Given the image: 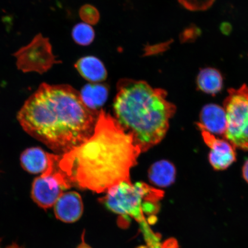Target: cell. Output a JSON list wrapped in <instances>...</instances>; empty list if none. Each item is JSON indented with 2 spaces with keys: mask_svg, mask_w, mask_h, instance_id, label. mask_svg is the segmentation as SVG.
Segmentation results:
<instances>
[{
  "mask_svg": "<svg viewBox=\"0 0 248 248\" xmlns=\"http://www.w3.org/2000/svg\"><path fill=\"white\" fill-rule=\"evenodd\" d=\"M0 248H1L0 247ZM6 248H23L18 246V245H17V244H12V245H11V246H9Z\"/></svg>",
  "mask_w": 248,
  "mask_h": 248,
  "instance_id": "21",
  "label": "cell"
},
{
  "mask_svg": "<svg viewBox=\"0 0 248 248\" xmlns=\"http://www.w3.org/2000/svg\"><path fill=\"white\" fill-rule=\"evenodd\" d=\"M52 156L53 154L46 153L39 147L28 148L21 155V166L26 171L32 174H42L49 169Z\"/></svg>",
  "mask_w": 248,
  "mask_h": 248,
  "instance_id": "11",
  "label": "cell"
},
{
  "mask_svg": "<svg viewBox=\"0 0 248 248\" xmlns=\"http://www.w3.org/2000/svg\"><path fill=\"white\" fill-rule=\"evenodd\" d=\"M83 204L81 197L75 191L62 194L54 204V213L60 221L75 222L81 217Z\"/></svg>",
  "mask_w": 248,
  "mask_h": 248,
  "instance_id": "9",
  "label": "cell"
},
{
  "mask_svg": "<svg viewBox=\"0 0 248 248\" xmlns=\"http://www.w3.org/2000/svg\"><path fill=\"white\" fill-rule=\"evenodd\" d=\"M164 192L142 182H123L108 189L102 202L111 212L139 221L156 213Z\"/></svg>",
  "mask_w": 248,
  "mask_h": 248,
  "instance_id": "4",
  "label": "cell"
},
{
  "mask_svg": "<svg viewBox=\"0 0 248 248\" xmlns=\"http://www.w3.org/2000/svg\"><path fill=\"white\" fill-rule=\"evenodd\" d=\"M243 175L244 179L248 183V159L243 166Z\"/></svg>",
  "mask_w": 248,
  "mask_h": 248,
  "instance_id": "20",
  "label": "cell"
},
{
  "mask_svg": "<svg viewBox=\"0 0 248 248\" xmlns=\"http://www.w3.org/2000/svg\"><path fill=\"white\" fill-rule=\"evenodd\" d=\"M216 0H179L185 8L192 11L207 10L213 5Z\"/></svg>",
  "mask_w": 248,
  "mask_h": 248,
  "instance_id": "17",
  "label": "cell"
},
{
  "mask_svg": "<svg viewBox=\"0 0 248 248\" xmlns=\"http://www.w3.org/2000/svg\"><path fill=\"white\" fill-rule=\"evenodd\" d=\"M15 57L18 68L24 72L44 73L55 63L51 45L42 36H36L30 44L18 51Z\"/></svg>",
  "mask_w": 248,
  "mask_h": 248,
  "instance_id": "7",
  "label": "cell"
},
{
  "mask_svg": "<svg viewBox=\"0 0 248 248\" xmlns=\"http://www.w3.org/2000/svg\"><path fill=\"white\" fill-rule=\"evenodd\" d=\"M141 153L116 119L101 110L91 137L60 155L58 165L71 186L100 193L120 183L131 182L130 170Z\"/></svg>",
  "mask_w": 248,
  "mask_h": 248,
  "instance_id": "1",
  "label": "cell"
},
{
  "mask_svg": "<svg viewBox=\"0 0 248 248\" xmlns=\"http://www.w3.org/2000/svg\"><path fill=\"white\" fill-rule=\"evenodd\" d=\"M79 95L85 106L90 110L96 111L107 101L108 90L100 83H92L83 87Z\"/></svg>",
  "mask_w": 248,
  "mask_h": 248,
  "instance_id": "15",
  "label": "cell"
},
{
  "mask_svg": "<svg viewBox=\"0 0 248 248\" xmlns=\"http://www.w3.org/2000/svg\"><path fill=\"white\" fill-rule=\"evenodd\" d=\"M224 108L227 119L224 139L235 148L248 151V86L229 89Z\"/></svg>",
  "mask_w": 248,
  "mask_h": 248,
  "instance_id": "5",
  "label": "cell"
},
{
  "mask_svg": "<svg viewBox=\"0 0 248 248\" xmlns=\"http://www.w3.org/2000/svg\"><path fill=\"white\" fill-rule=\"evenodd\" d=\"M79 15L84 23L90 25L97 23L100 18L97 9L90 5L83 6L80 9Z\"/></svg>",
  "mask_w": 248,
  "mask_h": 248,
  "instance_id": "18",
  "label": "cell"
},
{
  "mask_svg": "<svg viewBox=\"0 0 248 248\" xmlns=\"http://www.w3.org/2000/svg\"><path fill=\"white\" fill-rule=\"evenodd\" d=\"M205 144L210 149L209 162L216 170H224L236 159L235 148L225 139L216 137L215 135L199 128Z\"/></svg>",
  "mask_w": 248,
  "mask_h": 248,
  "instance_id": "8",
  "label": "cell"
},
{
  "mask_svg": "<svg viewBox=\"0 0 248 248\" xmlns=\"http://www.w3.org/2000/svg\"><path fill=\"white\" fill-rule=\"evenodd\" d=\"M98 115L71 86L43 83L25 102L18 120L32 137L63 155L91 137Z\"/></svg>",
  "mask_w": 248,
  "mask_h": 248,
  "instance_id": "2",
  "label": "cell"
},
{
  "mask_svg": "<svg viewBox=\"0 0 248 248\" xmlns=\"http://www.w3.org/2000/svg\"><path fill=\"white\" fill-rule=\"evenodd\" d=\"M72 36L77 44L86 46L91 44L94 39L95 32L91 25L83 22L74 27Z\"/></svg>",
  "mask_w": 248,
  "mask_h": 248,
  "instance_id": "16",
  "label": "cell"
},
{
  "mask_svg": "<svg viewBox=\"0 0 248 248\" xmlns=\"http://www.w3.org/2000/svg\"><path fill=\"white\" fill-rule=\"evenodd\" d=\"M60 155H54L49 169L33 181L32 198L43 209L54 206L63 191L71 187L59 169L58 162Z\"/></svg>",
  "mask_w": 248,
  "mask_h": 248,
  "instance_id": "6",
  "label": "cell"
},
{
  "mask_svg": "<svg viewBox=\"0 0 248 248\" xmlns=\"http://www.w3.org/2000/svg\"><path fill=\"white\" fill-rule=\"evenodd\" d=\"M166 98V92L143 81L125 80L118 86L115 119L141 153L159 143L168 131L176 108Z\"/></svg>",
  "mask_w": 248,
  "mask_h": 248,
  "instance_id": "3",
  "label": "cell"
},
{
  "mask_svg": "<svg viewBox=\"0 0 248 248\" xmlns=\"http://www.w3.org/2000/svg\"><path fill=\"white\" fill-rule=\"evenodd\" d=\"M176 169L167 160H160L153 164L148 170V178L152 184L159 187H167L173 184Z\"/></svg>",
  "mask_w": 248,
  "mask_h": 248,
  "instance_id": "14",
  "label": "cell"
},
{
  "mask_svg": "<svg viewBox=\"0 0 248 248\" xmlns=\"http://www.w3.org/2000/svg\"><path fill=\"white\" fill-rule=\"evenodd\" d=\"M200 121L197 124L198 128L224 137L227 129V119L224 107L214 104L205 105L201 111Z\"/></svg>",
  "mask_w": 248,
  "mask_h": 248,
  "instance_id": "10",
  "label": "cell"
},
{
  "mask_svg": "<svg viewBox=\"0 0 248 248\" xmlns=\"http://www.w3.org/2000/svg\"><path fill=\"white\" fill-rule=\"evenodd\" d=\"M76 67L83 78L91 83H100L106 79L107 71L103 63L93 56H86L78 61Z\"/></svg>",
  "mask_w": 248,
  "mask_h": 248,
  "instance_id": "12",
  "label": "cell"
},
{
  "mask_svg": "<svg viewBox=\"0 0 248 248\" xmlns=\"http://www.w3.org/2000/svg\"><path fill=\"white\" fill-rule=\"evenodd\" d=\"M201 33V31L199 28L191 26L184 31L181 39L184 42H194L200 36Z\"/></svg>",
  "mask_w": 248,
  "mask_h": 248,
  "instance_id": "19",
  "label": "cell"
},
{
  "mask_svg": "<svg viewBox=\"0 0 248 248\" xmlns=\"http://www.w3.org/2000/svg\"><path fill=\"white\" fill-rule=\"evenodd\" d=\"M196 83L200 91L215 95L221 91L224 78L219 70L213 67H206L200 71Z\"/></svg>",
  "mask_w": 248,
  "mask_h": 248,
  "instance_id": "13",
  "label": "cell"
}]
</instances>
